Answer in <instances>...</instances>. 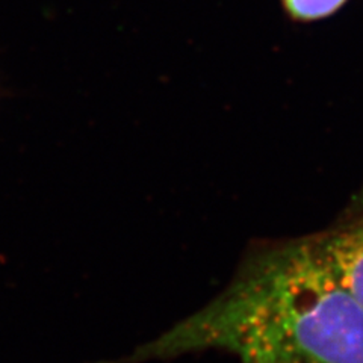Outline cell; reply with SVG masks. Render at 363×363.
Masks as SVG:
<instances>
[{"label":"cell","instance_id":"6da1fadb","mask_svg":"<svg viewBox=\"0 0 363 363\" xmlns=\"http://www.w3.org/2000/svg\"><path fill=\"white\" fill-rule=\"evenodd\" d=\"M204 350L240 363H363V308L313 235L267 244L244 259L218 297L124 362Z\"/></svg>","mask_w":363,"mask_h":363},{"label":"cell","instance_id":"7a4b0ae2","mask_svg":"<svg viewBox=\"0 0 363 363\" xmlns=\"http://www.w3.org/2000/svg\"><path fill=\"white\" fill-rule=\"evenodd\" d=\"M313 238L336 277L363 308V197Z\"/></svg>","mask_w":363,"mask_h":363},{"label":"cell","instance_id":"3957f363","mask_svg":"<svg viewBox=\"0 0 363 363\" xmlns=\"http://www.w3.org/2000/svg\"><path fill=\"white\" fill-rule=\"evenodd\" d=\"M348 0H280L285 14L297 23H312L333 16Z\"/></svg>","mask_w":363,"mask_h":363}]
</instances>
